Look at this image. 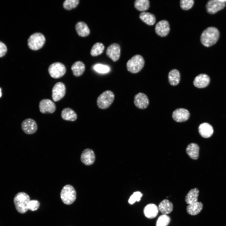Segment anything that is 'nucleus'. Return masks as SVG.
<instances>
[{
  "label": "nucleus",
  "mask_w": 226,
  "mask_h": 226,
  "mask_svg": "<svg viewBox=\"0 0 226 226\" xmlns=\"http://www.w3.org/2000/svg\"><path fill=\"white\" fill-rule=\"evenodd\" d=\"M105 49V46L101 42H97L92 46L90 50V54L93 56H99L102 53Z\"/></svg>",
  "instance_id": "30"
},
{
  "label": "nucleus",
  "mask_w": 226,
  "mask_h": 226,
  "mask_svg": "<svg viewBox=\"0 0 226 226\" xmlns=\"http://www.w3.org/2000/svg\"><path fill=\"white\" fill-rule=\"evenodd\" d=\"M198 131L202 137L208 138L210 137L213 134V129L211 125L205 122L200 125L198 127Z\"/></svg>",
  "instance_id": "18"
},
{
  "label": "nucleus",
  "mask_w": 226,
  "mask_h": 226,
  "mask_svg": "<svg viewBox=\"0 0 226 226\" xmlns=\"http://www.w3.org/2000/svg\"><path fill=\"white\" fill-rule=\"evenodd\" d=\"M159 209L158 207L155 204L150 203L144 208L143 212L146 217L148 218H153L157 215Z\"/></svg>",
  "instance_id": "19"
},
{
  "label": "nucleus",
  "mask_w": 226,
  "mask_h": 226,
  "mask_svg": "<svg viewBox=\"0 0 226 226\" xmlns=\"http://www.w3.org/2000/svg\"><path fill=\"white\" fill-rule=\"evenodd\" d=\"M21 127L24 133L28 135L34 133L37 129V125L36 121L31 118L24 120L21 123Z\"/></svg>",
  "instance_id": "11"
},
{
  "label": "nucleus",
  "mask_w": 226,
  "mask_h": 226,
  "mask_svg": "<svg viewBox=\"0 0 226 226\" xmlns=\"http://www.w3.org/2000/svg\"><path fill=\"white\" fill-rule=\"evenodd\" d=\"M189 111L184 108H180L175 110L173 112L172 117L177 122H183L187 121L190 117Z\"/></svg>",
  "instance_id": "13"
},
{
  "label": "nucleus",
  "mask_w": 226,
  "mask_h": 226,
  "mask_svg": "<svg viewBox=\"0 0 226 226\" xmlns=\"http://www.w3.org/2000/svg\"><path fill=\"white\" fill-rule=\"evenodd\" d=\"M199 147L196 143H191L187 146L186 151L188 156L193 159H198L199 155Z\"/></svg>",
  "instance_id": "23"
},
{
  "label": "nucleus",
  "mask_w": 226,
  "mask_h": 226,
  "mask_svg": "<svg viewBox=\"0 0 226 226\" xmlns=\"http://www.w3.org/2000/svg\"><path fill=\"white\" fill-rule=\"evenodd\" d=\"M159 210L163 215H167L173 210L172 203L168 200L165 199L161 201L158 206Z\"/></svg>",
  "instance_id": "21"
},
{
  "label": "nucleus",
  "mask_w": 226,
  "mask_h": 226,
  "mask_svg": "<svg viewBox=\"0 0 226 226\" xmlns=\"http://www.w3.org/2000/svg\"><path fill=\"white\" fill-rule=\"evenodd\" d=\"M61 116L64 120L73 121L77 119L78 116L76 112L70 108L63 109L61 112Z\"/></svg>",
  "instance_id": "20"
},
{
  "label": "nucleus",
  "mask_w": 226,
  "mask_h": 226,
  "mask_svg": "<svg viewBox=\"0 0 226 226\" xmlns=\"http://www.w3.org/2000/svg\"><path fill=\"white\" fill-rule=\"evenodd\" d=\"M143 194L139 191H136L133 193V194L131 196L129 200V203L132 204L136 201L139 202L141 200V198Z\"/></svg>",
  "instance_id": "34"
},
{
  "label": "nucleus",
  "mask_w": 226,
  "mask_h": 226,
  "mask_svg": "<svg viewBox=\"0 0 226 226\" xmlns=\"http://www.w3.org/2000/svg\"><path fill=\"white\" fill-rule=\"evenodd\" d=\"M95 157L94 151L90 148H86L82 152L80 156L81 162L86 165H90L94 164Z\"/></svg>",
  "instance_id": "14"
},
{
  "label": "nucleus",
  "mask_w": 226,
  "mask_h": 226,
  "mask_svg": "<svg viewBox=\"0 0 226 226\" xmlns=\"http://www.w3.org/2000/svg\"><path fill=\"white\" fill-rule=\"evenodd\" d=\"M115 97V94L111 91L107 90L104 91L97 99V106L101 109L108 108L113 103Z\"/></svg>",
  "instance_id": "4"
},
{
  "label": "nucleus",
  "mask_w": 226,
  "mask_h": 226,
  "mask_svg": "<svg viewBox=\"0 0 226 226\" xmlns=\"http://www.w3.org/2000/svg\"><path fill=\"white\" fill-rule=\"evenodd\" d=\"M30 201L29 196L26 193L23 192L17 193L13 200L17 211L20 213H25L28 210V204Z\"/></svg>",
  "instance_id": "2"
},
{
  "label": "nucleus",
  "mask_w": 226,
  "mask_h": 226,
  "mask_svg": "<svg viewBox=\"0 0 226 226\" xmlns=\"http://www.w3.org/2000/svg\"><path fill=\"white\" fill-rule=\"evenodd\" d=\"M139 17L142 21L149 25H153L156 22L155 15L149 12H142L140 14Z\"/></svg>",
  "instance_id": "27"
},
{
  "label": "nucleus",
  "mask_w": 226,
  "mask_h": 226,
  "mask_svg": "<svg viewBox=\"0 0 226 226\" xmlns=\"http://www.w3.org/2000/svg\"><path fill=\"white\" fill-rule=\"evenodd\" d=\"M85 68V64L81 61L75 62L72 65L71 67L73 75L76 77L81 76L83 73Z\"/></svg>",
  "instance_id": "25"
},
{
  "label": "nucleus",
  "mask_w": 226,
  "mask_h": 226,
  "mask_svg": "<svg viewBox=\"0 0 226 226\" xmlns=\"http://www.w3.org/2000/svg\"><path fill=\"white\" fill-rule=\"evenodd\" d=\"M220 36L218 30L216 27H210L207 28L202 32L200 37L202 44L207 47L211 46L218 41Z\"/></svg>",
  "instance_id": "1"
},
{
  "label": "nucleus",
  "mask_w": 226,
  "mask_h": 226,
  "mask_svg": "<svg viewBox=\"0 0 226 226\" xmlns=\"http://www.w3.org/2000/svg\"><path fill=\"white\" fill-rule=\"evenodd\" d=\"M135 8L140 11H145L150 7V2L148 0H136L134 2Z\"/></svg>",
  "instance_id": "29"
},
{
  "label": "nucleus",
  "mask_w": 226,
  "mask_h": 226,
  "mask_svg": "<svg viewBox=\"0 0 226 226\" xmlns=\"http://www.w3.org/2000/svg\"><path fill=\"white\" fill-rule=\"evenodd\" d=\"M170 221V218L166 215L162 214L157 219L156 226H167Z\"/></svg>",
  "instance_id": "31"
},
{
  "label": "nucleus",
  "mask_w": 226,
  "mask_h": 226,
  "mask_svg": "<svg viewBox=\"0 0 226 226\" xmlns=\"http://www.w3.org/2000/svg\"><path fill=\"white\" fill-rule=\"evenodd\" d=\"M40 111L43 114L52 113L56 110L55 103L50 99H43L39 104Z\"/></svg>",
  "instance_id": "10"
},
{
  "label": "nucleus",
  "mask_w": 226,
  "mask_h": 226,
  "mask_svg": "<svg viewBox=\"0 0 226 226\" xmlns=\"http://www.w3.org/2000/svg\"><path fill=\"white\" fill-rule=\"evenodd\" d=\"M210 82L209 77L205 74H200L194 78L193 83L194 86L199 88L207 87Z\"/></svg>",
  "instance_id": "17"
},
{
  "label": "nucleus",
  "mask_w": 226,
  "mask_h": 226,
  "mask_svg": "<svg viewBox=\"0 0 226 226\" xmlns=\"http://www.w3.org/2000/svg\"><path fill=\"white\" fill-rule=\"evenodd\" d=\"M7 51L6 45L3 42L0 41V57L5 55Z\"/></svg>",
  "instance_id": "37"
},
{
  "label": "nucleus",
  "mask_w": 226,
  "mask_h": 226,
  "mask_svg": "<svg viewBox=\"0 0 226 226\" xmlns=\"http://www.w3.org/2000/svg\"><path fill=\"white\" fill-rule=\"evenodd\" d=\"M60 195L62 202L67 205L73 203L76 198V191L73 187L70 185L65 186L62 188Z\"/></svg>",
  "instance_id": "5"
},
{
  "label": "nucleus",
  "mask_w": 226,
  "mask_h": 226,
  "mask_svg": "<svg viewBox=\"0 0 226 226\" xmlns=\"http://www.w3.org/2000/svg\"><path fill=\"white\" fill-rule=\"evenodd\" d=\"M76 31L79 36L82 37L88 36L90 33V30L84 22L79 21L75 25Z\"/></svg>",
  "instance_id": "22"
},
{
  "label": "nucleus",
  "mask_w": 226,
  "mask_h": 226,
  "mask_svg": "<svg viewBox=\"0 0 226 226\" xmlns=\"http://www.w3.org/2000/svg\"><path fill=\"white\" fill-rule=\"evenodd\" d=\"M106 53L107 56L113 61H117L119 59L121 55V47L120 45L116 43L110 45L107 48Z\"/></svg>",
  "instance_id": "12"
},
{
  "label": "nucleus",
  "mask_w": 226,
  "mask_h": 226,
  "mask_svg": "<svg viewBox=\"0 0 226 226\" xmlns=\"http://www.w3.org/2000/svg\"><path fill=\"white\" fill-rule=\"evenodd\" d=\"M199 194V190L197 188L191 189L185 196V202L188 205L197 202Z\"/></svg>",
  "instance_id": "24"
},
{
  "label": "nucleus",
  "mask_w": 226,
  "mask_h": 226,
  "mask_svg": "<svg viewBox=\"0 0 226 226\" xmlns=\"http://www.w3.org/2000/svg\"><path fill=\"white\" fill-rule=\"evenodd\" d=\"M144 64L143 57L140 55H136L128 60L126 64V68L129 72L136 73L141 70Z\"/></svg>",
  "instance_id": "3"
},
{
  "label": "nucleus",
  "mask_w": 226,
  "mask_h": 226,
  "mask_svg": "<svg viewBox=\"0 0 226 226\" xmlns=\"http://www.w3.org/2000/svg\"><path fill=\"white\" fill-rule=\"evenodd\" d=\"M40 203L39 201L36 200L30 201L28 203V209L35 211L37 210L39 207Z\"/></svg>",
  "instance_id": "35"
},
{
  "label": "nucleus",
  "mask_w": 226,
  "mask_h": 226,
  "mask_svg": "<svg viewBox=\"0 0 226 226\" xmlns=\"http://www.w3.org/2000/svg\"><path fill=\"white\" fill-rule=\"evenodd\" d=\"M226 0H211L209 1L206 4L207 12L214 14L223 9L225 6Z\"/></svg>",
  "instance_id": "8"
},
{
  "label": "nucleus",
  "mask_w": 226,
  "mask_h": 226,
  "mask_svg": "<svg viewBox=\"0 0 226 226\" xmlns=\"http://www.w3.org/2000/svg\"><path fill=\"white\" fill-rule=\"evenodd\" d=\"M46 39L44 36L40 32H36L31 35L28 40V45L31 50H38L45 44Z\"/></svg>",
  "instance_id": "6"
},
{
  "label": "nucleus",
  "mask_w": 226,
  "mask_h": 226,
  "mask_svg": "<svg viewBox=\"0 0 226 226\" xmlns=\"http://www.w3.org/2000/svg\"><path fill=\"white\" fill-rule=\"evenodd\" d=\"M79 2V0H66L63 3V7L66 10H70L76 8Z\"/></svg>",
  "instance_id": "32"
},
{
  "label": "nucleus",
  "mask_w": 226,
  "mask_h": 226,
  "mask_svg": "<svg viewBox=\"0 0 226 226\" xmlns=\"http://www.w3.org/2000/svg\"><path fill=\"white\" fill-rule=\"evenodd\" d=\"M180 6L183 10H187L190 9L194 4L193 0H181L180 1Z\"/></svg>",
  "instance_id": "33"
},
{
  "label": "nucleus",
  "mask_w": 226,
  "mask_h": 226,
  "mask_svg": "<svg viewBox=\"0 0 226 226\" xmlns=\"http://www.w3.org/2000/svg\"><path fill=\"white\" fill-rule=\"evenodd\" d=\"M50 76L54 78L62 77L66 73V69L65 65L60 62H56L50 65L48 68Z\"/></svg>",
  "instance_id": "7"
},
{
  "label": "nucleus",
  "mask_w": 226,
  "mask_h": 226,
  "mask_svg": "<svg viewBox=\"0 0 226 226\" xmlns=\"http://www.w3.org/2000/svg\"><path fill=\"white\" fill-rule=\"evenodd\" d=\"M94 69L99 73H105L109 70V67L106 66L101 64L96 65L94 67Z\"/></svg>",
  "instance_id": "36"
},
{
  "label": "nucleus",
  "mask_w": 226,
  "mask_h": 226,
  "mask_svg": "<svg viewBox=\"0 0 226 226\" xmlns=\"http://www.w3.org/2000/svg\"><path fill=\"white\" fill-rule=\"evenodd\" d=\"M134 103L135 106L138 109H144L148 106L149 100L147 96L142 93H139L134 97Z\"/></svg>",
  "instance_id": "15"
},
{
  "label": "nucleus",
  "mask_w": 226,
  "mask_h": 226,
  "mask_svg": "<svg viewBox=\"0 0 226 226\" xmlns=\"http://www.w3.org/2000/svg\"><path fill=\"white\" fill-rule=\"evenodd\" d=\"M66 88L64 84L62 82H58L53 86L52 90V98L53 100L57 102L64 96Z\"/></svg>",
  "instance_id": "9"
},
{
  "label": "nucleus",
  "mask_w": 226,
  "mask_h": 226,
  "mask_svg": "<svg viewBox=\"0 0 226 226\" xmlns=\"http://www.w3.org/2000/svg\"><path fill=\"white\" fill-rule=\"evenodd\" d=\"M170 26L169 22L166 20L159 21L156 25L155 31L157 34L161 37H165L169 34Z\"/></svg>",
  "instance_id": "16"
},
{
  "label": "nucleus",
  "mask_w": 226,
  "mask_h": 226,
  "mask_svg": "<svg viewBox=\"0 0 226 226\" xmlns=\"http://www.w3.org/2000/svg\"><path fill=\"white\" fill-rule=\"evenodd\" d=\"M168 80L171 85H177L180 80V74L178 70L176 69L170 70L168 74Z\"/></svg>",
  "instance_id": "28"
},
{
  "label": "nucleus",
  "mask_w": 226,
  "mask_h": 226,
  "mask_svg": "<svg viewBox=\"0 0 226 226\" xmlns=\"http://www.w3.org/2000/svg\"><path fill=\"white\" fill-rule=\"evenodd\" d=\"M203 205L202 202H196L189 204L187 207L186 210L187 213L191 215H196L199 214L202 210Z\"/></svg>",
  "instance_id": "26"
},
{
  "label": "nucleus",
  "mask_w": 226,
  "mask_h": 226,
  "mask_svg": "<svg viewBox=\"0 0 226 226\" xmlns=\"http://www.w3.org/2000/svg\"><path fill=\"white\" fill-rule=\"evenodd\" d=\"M1 89L0 88V98L1 97V96H2V93H1Z\"/></svg>",
  "instance_id": "38"
}]
</instances>
